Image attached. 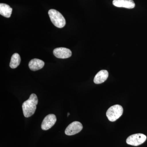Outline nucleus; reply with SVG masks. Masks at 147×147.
<instances>
[{
	"mask_svg": "<svg viewBox=\"0 0 147 147\" xmlns=\"http://www.w3.org/2000/svg\"><path fill=\"white\" fill-rule=\"evenodd\" d=\"M38 103L37 96L34 94H32L28 100H26L22 105V109L24 117H30L34 114L36 109V105Z\"/></svg>",
	"mask_w": 147,
	"mask_h": 147,
	"instance_id": "1",
	"label": "nucleus"
},
{
	"mask_svg": "<svg viewBox=\"0 0 147 147\" xmlns=\"http://www.w3.org/2000/svg\"><path fill=\"white\" fill-rule=\"evenodd\" d=\"M48 14L50 20L55 26L58 28H62L65 26V19L61 13L58 11L51 9L48 11Z\"/></svg>",
	"mask_w": 147,
	"mask_h": 147,
	"instance_id": "2",
	"label": "nucleus"
},
{
	"mask_svg": "<svg viewBox=\"0 0 147 147\" xmlns=\"http://www.w3.org/2000/svg\"><path fill=\"white\" fill-rule=\"evenodd\" d=\"M123 111V108L121 105H115L108 109L106 112V116L110 121H115L120 117Z\"/></svg>",
	"mask_w": 147,
	"mask_h": 147,
	"instance_id": "3",
	"label": "nucleus"
},
{
	"mask_svg": "<svg viewBox=\"0 0 147 147\" xmlns=\"http://www.w3.org/2000/svg\"><path fill=\"white\" fill-rule=\"evenodd\" d=\"M146 139V136L144 134L138 133L129 136L126 139V143L127 144L137 146L144 143Z\"/></svg>",
	"mask_w": 147,
	"mask_h": 147,
	"instance_id": "4",
	"label": "nucleus"
},
{
	"mask_svg": "<svg viewBox=\"0 0 147 147\" xmlns=\"http://www.w3.org/2000/svg\"><path fill=\"white\" fill-rule=\"evenodd\" d=\"M83 125L79 121H74L70 123L66 128L65 134L69 136L74 135L82 131Z\"/></svg>",
	"mask_w": 147,
	"mask_h": 147,
	"instance_id": "5",
	"label": "nucleus"
},
{
	"mask_svg": "<svg viewBox=\"0 0 147 147\" xmlns=\"http://www.w3.org/2000/svg\"><path fill=\"white\" fill-rule=\"evenodd\" d=\"M57 121V117L54 114H50L46 116L41 124L42 130H47L51 128L55 124Z\"/></svg>",
	"mask_w": 147,
	"mask_h": 147,
	"instance_id": "6",
	"label": "nucleus"
},
{
	"mask_svg": "<svg viewBox=\"0 0 147 147\" xmlns=\"http://www.w3.org/2000/svg\"><path fill=\"white\" fill-rule=\"evenodd\" d=\"M53 54L56 57L59 59H67L71 56V50L65 47H59L55 49Z\"/></svg>",
	"mask_w": 147,
	"mask_h": 147,
	"instance_id": "7",
	"label": "nucleus"
},
{
	"mask_svg": "<svg viewBox=\"0 0 147 147\" xmlns=\"http://www.w3.org/2000/svg\"><path fill=\"white\" fill-rule=\"evenodd\" d=\"M113 4L117 7L128 9L134 8L135 6L133 0H113Z\"/></svg>",
	"mask_w": 147,
	"mask_h": 147,
	"instance_id": "8",
	"label": "nucleus"
},
{
	"mask_svg": "<svg viewBox=\"0 0 147 147\" xmlns=\"http://www.w3.org/2000/svg\"><path fill=\"white\" fill-rule=\"evenodd\" d=\"M45 63L39 59H34L30 61L29 67L32 71H36L41 69L44 67Z\"/></svg>",
	"mask_w": 147,
	"mask_h": 147,
	"instance_id": "9",
	"label": "nucleus"
},
{
	"mask_svg": "<svg viewBox=\"0 0 147 147\" xmlns=\"http://www.w3.org/2000/svg\"><path fill=\"white\" fill-rule=\"evenodd\" d=\"M108 77V72L107 70H100L95 76L94 82L96 84H102L107 80Z\"/></svg>",
	"mask_w": 147,
	"mask_h": 147,
	"instance_id": "10",
	"label": "nucleus"
},
{
	"mask_svg": "<svg viewBox=\"0 0 147 147\" xmlns=\"http://www.w3.org/2000/svg\"><path fill=\"white\" fill-rule=\"evenodd\" d=\"M12 9L8 5L5 3L0 4V14L2 16L9 18L12 13Z\"/></svg>",
	"mask_w": 147,
	"mask_h": 147,
	"instance_id": "11",
	"label": "nucleus"
},
{
	"mask_svg": "<svg viewBox=\"0 0 147 147\" xmlns=\"http://www.w3.org/2000/svg\"><path fill=\"white\" fill-rule=\"evenodd\" d=\"M21 59L20 55L18 53H15L11 57L9 66L11 68L15 69L20 65Z\"/></svg>",
	"mask_w": 147,
	"mask_h": 147,
	"instance_id": "12",
	"label": "nucleus"
},
{
	"mask_svg": "<svg viewBox=\"0 0 147 147\" xmlns=\"http://www.w3.org/2000/svg\"><path fill=\"white\" fill-rule=\"evenodd\" d=\"M69 115V113H68V114H67V117H68Z\"/></svg>",
	"mask_w": 147,
	"mask_h": 147,
	"instance_id": "13",
	"label": "nucleus"
}]
</instances>
